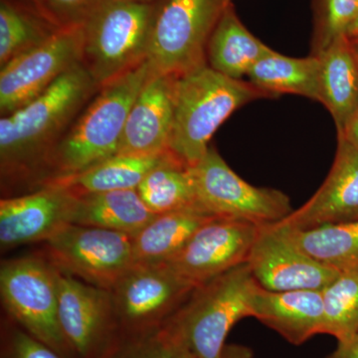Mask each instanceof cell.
Returning a JSON list of instances; mask_svg holds the SVG:
<instances>
[{
    "label": "cell",
    "instance_id": "obj_1",
    "mask_svg": "<svg viewBox=\"0 0 358 358\" xmlns=\"http://www.w3.org/2000/svg\"><path fill=\"white\" fill-rule=\"evenodd\" d=\"M99 90L88 71L79 64L31 102L1 117L2 192H31L46 185L54 150Z\"/></svg>",
    "mask_w": 358,
    "mask_h": 358
},
{
    "label": "cell",
    "instance_id": "obj_2",
    "mask_svg": "<svg viewBox=\"0 0 358 358\" xmlns=\"http://www.w3.org/2000/svg\"><path fill=\"white\" fill-rule=\"evenodd\" d=\"M272 98L245 80L202 66L176 78L169 152L186 166H196L209 141L233 113L260 99Z\"/></svg>",
    "mask_w": 358,
    "mask_h": 358
},
{
    "label": "cell",
    "instance_id": "obj_3",
    "mask_svg": "<svg viewBox=\"0 0 358 358\" xmlns=\"http://www.w3.org/2000/svg\"><path fill=\"white\" fill-rule=\"evenodd\" d=\"M148 75L145 61L99 90L54 150L45 186L117 155L129 110Z\"/></svg>",
    "mask_w": 358,
    "mask_h": 358
},
{
    "label": "cell",
    "instance_id": "obj_4",
    "mask_svg": "<svg viewBox=\"0 0 358 358\" xmlns=\"http://www.w3.org/2000/svg\"><path fill=\"white\" fill-rule=\"evenodd\" d=\"M255 284L245 263L195 287L160 327L162 334L174 350H188L195 358H220L231 329L250 317Z\"/></svg>",
    "mask_w": 358,
    "mask_h": 358
},
{
    "label": "cell",
    "instance_id": "obj_5",
    "mask_svg": "<svg viewBox=\"0 0 358 358\" xmlns=\"http://www.w3.org/2000/svg\"><path fill=\"white\" fill-rule=\"evenodd\" d=\"M155 2L103 0L82 24V62L100 89L148 59Z\"/></svg>",
    "mask_w": 358,
    "mask_h": 358
},
{
    "label": "cell",
    "instance_id": "obj_6",
    "mask_svg": "<svg viewBox=\"0 0 358 358\" xmlns=\"http://www.w3.org/2000/svg\"><path fill=\"white\" fill-rule=\"evenodd\" d=\"M228 0H155L150 73L179 77L207 65L206 50Z\"/></svg>",
    "mask_w": 358,
    "mask_h": 358
},
{
    "label": "cell",
    "instance_id": "obj_7",
    "mask_svg": "<svg viewBox=\"0 0 358 358\" xmlns=\"http://www.w3.org/2000/svg\"><path fill=\"white\" fill-rule=\"evenodd\" d=\"M59 270L43 255L2 261L0 296L9 319L65 358H72L59 324Z\"/></svg>",
    "mask_w": 358,
    "mask_h": 358
},
{
    "label": "cell",
    "instance_id": "obj_8",
    "mask_svg": "<svg viewBox=\"0 0 358 358\" xmlns=\"http://www.w3.org/2000/svg\"><path fill=\"white\" fill-rule=\"evenodd\" d=\"M192 173L200 210L214 217L262 226L280 222L294 210L288 195L247 182L212 145Z\"/></svg>",
    "mask_w": 358,
    "mask_h": 358
},
{
    "label": "cell",
    "instance_id": "obj_9",
    "mask_svg": "<svg viewBox=\"0 0 358 358\" xmlns=\"http://www.w3.org/2000/svg\"><path fill=\"white\" fill-rule=\"evenodd\" d=\"M44 243L61 273L108 291L134 265L131 237L115 231L69 224Z\"/></svg>",
    "mask_w": 358,
    "mask_h": 358
},
{
    "label": "cell",
    "instance_id": "obj_10",
    "mask_svg": "<svg viewBox=\"0 0 358 358\" xmlns=\"http://www.w3.org/2000/svg\"><path fill=\"white\" fill-rule=\"evenodd\" d=\"M194 288L166 264H134L110 289L122 334L159 329Z\"/></svg>",
    "mask_w": 358,
    "mask_h": 358
},
{
    "label": "cell",
    "instance_id": "obj_11",
    "mask_svg": "<svg viewBox=\"0 0 358 358\" xmlns=\"http://www.w3.org/2000/svg\"><path fill=\"white\" fill-rule=\"evenodd\" d=\"M58 284L59 324L72 358H105L122 336L112 293L61 272Z\"/></svg>",
    "mask_w": 358,
    "mask_h": 358
},
{
    "label": "cell",
    "instance_id": "obj_12",
    "mask_svg": "<svg viewBox=\"0 0 358 358\" xmlns=\"http://www.w3.org/2000/svg\"><path fill=\"white\" fill-rule=\"evenodd\" d=\"M82 25L61 28L44 43L9 61L0 70V114L6 117L44 93L81 64Z\"/></svg>",
    "mask_w": 358,
    "mask_h": 358
},
{
    "label": "cell",
    "instance_id": "obj_13",
    "mask_svg": "<svg viewBox=\"0 0 358 358\" xmlns=\"http://www.w3.org/2000/svg\"><path fill=\"white\" fill-rule=\"evenodd\" d=\"M258 230L246 221L211 219L164 264L193 287L199 286L246 263Z\"/></svg>",
    "mask_w": 358,
    "mask_h": 358
},
{
    "label": "cell",
    "instance_id": "obj_14",
    "mask_svg": "<svg viewBox=\"0 0 358 358\" xmlns=\"http://www.w3.org/2000/svg\"><path fill=\"white\" fill-rule=\"evenodd\" d=\"M246 263L255 281L273 292L322 291L338 275L301 251L278 223L259 226Z\"/></svg>",
    "mask_w": 358,
    "mask_h": 358
},
{
    "label": "cell",
    "instance_id": "obj_15",
    "mask_svg": "<svg viewBox=\"0 0 358 358\" xmlns=\"http://www.w3.org/2000/svg\"><path fill=\"white\" fill-rule=\"evenodd\" d=\"M78 195L62 185L0 200V248L46 242L72 224Z\"/></svg>",
    "mask_w": 358,
    "mask_h": 358
},
{
    "label": "cell",
    "instance_id": "obj_16",
    "mask_svg": "<svg viewBox=\"0 0 358 358\" xmlns=\"http://www.w3.org/2000/svg\"><path fill=\"white\" fill-rule=\"evenodd\" d=\"M358 220V148L338 138L333 166L315 194L278 222L306 230L324 224Z\"/></svg>",
    "mask_w": 358,
    "mask_h": 358
},
{
    "label": "cell",
    "instance_id": "obj_17",
    "mask_svg": "<svg viewBox=\"0 0 358 358\" xmlns=\"http://www.w3.org/2000/svg\"><path fill=\"white\" fill-rule=\"evenodd\" d=\"M176 78L150 73L129 110L117 155L169 152Z\"/></svg>",
    "mask_w": 358,
    "mask_h": 358
},
{
    "label": "cell",
    "instance_id": "obj_18",
    "mask_svg": "<svg viewBox=\"0 0 358 358\" xmlns=\"http://www.w3.org/2000/svg\"><path fill=\"white\" fill-rule=\"evenodd\" d=\"M250 317L274 329L293 345H300L324 334V306L320 289L273 292L258 282L250 294Z\"/></svg>",
    "mask_w": 358,
    "mask_h": 358
},
{
    "label": "cell",
    "instance_id": "obj_19",
    "mask_svg": "<svg viewBox=\"0 0 358 358\" xmlns=\"http://www.w3.org/2000/svg\"><path fill=\"white\" fill-rule=\"evenodd\" d=\"M272 51L249 31L238 16L234 4L230 2L209 38L206 62L224 76L244 80L251 68Z\"/></svg>",
    "mask_w": 358,
    "mask_h": 358
},
{
    "label": "cell",
    "instance_id": "obj_20",
    "mask_svg": "<svg viewBox=\"0 0 358 358\" xmlns=\"http://www.w3.org/2000/svg\"><path fill=\"white\" fill-rule=\"evenodd\" d=\"M320 102L341 133L358 107V60L348 37H341L320 53Z\"/></svg>",
    "mask_w": 358,
    "mask_h": 358
},
{
    "label": "cell",
    "instance_id": "obj_21",
    "mask_svg": "<svg viewBox=\"0 0 358 358\" xmlns=\"http://www.w3.org/2000/svg\"><path fill=\"white\" fill-rule=\"evenodd\" d=\"M213 218L216 217L195 208L155 214L131 237L134 264L169 262L203 224Z\"/></svg>",
    "mask_w": 358,
    "mask_h": 358
},
{
    "label": "cell",
    "instance_id": "obj_22",
    "mask_svg": "<svg viewBox=\"0 0 358 358\" xmlns=\"http://www.w3.org/2000/svg\"><path fill=\"white\" fill-rule=\"evenodd\" d=\"M155 215L138 189L114 190L78 196L72 224L103 228L133 237Z\"/></svg>",
    "mask_w": 358,
    "mask_h": 358
},
{
    "label": "cell",
    "instance_id": "obj_23",
    "mask_svg": "<svg viewBox=\"0 0 358 358\" xmlns=\"http://www.w3.org/2000/svg\"><path fill=\"white\" fill-rule=\"evenodd\" d=\"M320 70L317 56L294 58L273 50L251 68L247 78L272 98L291 94L320 103Z\"/></svg>",
    "mask_w": 358,
    "mask_h": 358
},
{
    "label": "cell",
    "instance_id": "obj_24",
    "mask_svg": "<svg viewBox=\"0 0 358 358\" xmlns=\"http://www.w3.org/2000/svg\"><path fill=\"white\" fill-rule=\"evenodd\" d=\"M167 155L169 152L157 155H115L82 173L58 179L49 185L64 186L78 196L90 193L138 189L145 176Z\"/></svg>",
    "mask_w": 358,
    "mask_h": 358
},
{
    "label": "cell",
    "instance_id": "obj_25",
    "mask_svg": "<svg viewBox=\"0 0 358 358\" xmlns=\"http://www.w3.org/2000/svg\"><path fill=\"white\" fill-rule=\"evenodd\" d=\"M279 225L301 251L322 265L338 273L358 268V220L324 224L306 230Z\"/></svg>",
    "mask_w": 358,
    "mask_h": 358
},
{
    "label": "cell",
    "instance_id": "obj_26",
    "mask_svg": "<svg viewBox=\"0 0 358 358\" xmlns=\"http://www.w3.org/2000/svg\"><path fill=\"white\" fill-rule=\"evenodd\" d=\"M138 192L148 209L155 214L199 209L192 167L169 152L166 159L145 176Z\"/></svg>",
    "mask_w": 358,
    "mask_h": 358
},
{
    "label": "cell",
    "instance_id": "obj_27",
    "mask_svg": "<svg viewBox=\"0 0 358 358\" xmlns=\"http://www.w3.org/2000/svg\"><path fill=\"white\" fill-rule=\"evenodd\" d=\"M59 29L23 0H0V67L44 43Z\"/></svg>",
    "mask_w": 358,
    "mask_h": 358
},
{
    "label": "cell",
    "instance_id": "obj_28",
    "mask_svg": "<svg viewBox=\"0 0 358 358\" xmlns=\"http://www.w3.org/2000/svg\"><path fill=\"white\" fill-rule=\"evenodd\" d=\"M324 306V334L345 345L358 336V268L338 273L322 289Z\"/></svg>",
    "mask_w": 358,
    "mask_h": 358
},
{
    "label": "cell",
    "instance_id": "obj_29",
    "mask_svg": "<svg viewBox=\"0 0 358 358\" xmlns=\"http://www.w3.org/2000/svg\"><path fill=\"white\" fill-rule=\"evenodd\" d=\"M358 8V0H313L310 55L319 56L346 36Z\"/></svg>",
    "mask_w": 358,
    "mask_h": 358
},
{
    "label": "cell",
    "instance_id": "obj_30",
    "mask_svg": "<svg viewBox=\"0 0 358 358\" xmlns=\"http://www.w3.org/2000/svg\"><path fill=\"white\" fill-rule=\"evenodd\" d=\"M173 350L162 329L148 333L122 334L105 358H174Z\"/></svg>",
    "mask_w": 358,
    "mask_h": 358
},
{
    "label": "cell",
    "instance_id": "obj_31",
    "mask_svg": "<svg viewBox=\"0 0 358 358\" xmlns=\"http://www.w3.org/2000/svg\"><path fill=\"white\" fill-rule=\"evenodd\" d=\"M0 346V358H65L10 319L2 322Z\"/></svg>",
    "mask_w": 358,
    "mask_h": 358
},
{
    "label": "cell",
    "instance_id": "obj_32",
    "mask_svg": "<svg viewBox=\"0 0 358 358\" xmlns=\"http://www.w3.org/2000/svg\"><path fill=\"white\" fill-rule=\"evenodd\" d=\"M103 0H46L47 15L59 28L83 24Z\"/></svg>",
    "mask_w": 358,
    "mask_h": 358
},
{
    "label": "cell",
    "instance_id": "obj_33",
    "mask_svg": "<svg viewBox=\"0 0 358 358\" xmlns=\"http://www.w3.org/2000/svg\"><path fill=\"white\" fill-rule=\"evenodd\" d=\"M338 138L348 141L350 145L358 148V107L348 120L343 131L338 134Z\"/></svg>",
    "mask_w": 358,
    "mask_h": 358
},
{
    "label": "cell",
    "instance_id": "obj_34",
    "mask_svg": "<svg viewBox=\"0 0 358 358\" xmlns=\"http://www.w3.org/2000/svg\"><path fill=\"white\" fill-rule=\"evenodd\" d=\"M329 358H358V336L345 345H338Z\"/></svg>",
    "mask_w": 358,
    "mask_h": 358
},
{
    "label": "cell",
    "instance_id": "obj_35",
    "mask_svg": "<svg viewBox=\"0 0 358 358\" xmlns=\"http://www.w3.org/2000/svg\"><path fill=\"white\" fill-rule=\"evenodd\" d=\"M220 358H254V355L245 346L231 345L224 346Z\"/></svg>",
    "mask_w": 358,
    "mask_h": 358
},
{
    "label": "cell",
    "instance_id": "obj_36",
    "mask_svg": "<svg viewBox=\"0 0 358 358\" xmlns=\"http://www.w3.org/2000/svg\"><path fill=\"white\" fill-rule=\"evenodd\" d=\"M23 1L26 2L27 4H29V6H32L33 8L36 9V10L41 13L42 15L45 16L47 20H50L48 18V15H47L46 0H23Z\"/></svg>",
    "mask_w": 358,
    "mask_h": 358
},
{
    "label": "cell",
    "instance_id": "obj_37",
    "mask_svg": "<svg viewBox=\"0 0 358 358\" xmlns=\"http://www.w3.org/2000/svg\"><path fill=\"white\" fill-rule=\"evenodd\" d=\"M346 37L350 40V41H357L358 40V8L357 15H355V20H353L352 26L348 29Z\"/></svg>",
    "mask_w": 358,
    "mask_h": 358
},
{
    "label": "cell",
    "instance_id": "obj_38",
    "mask_svg": "<svg viewBox=\"0 0 358 358\" xmlns=\"http://www.w3.org/2000/svg\"><path fill=\"white\" fill-rule=\"evenodd\" d=\"M174 358H195V357L192 352H188V350H176Z\"/></svg>",
    "mask_w": 358,
    "mask_h": 358
},
{
    "label": "cell",
    "instance_id": "obj_39",
    "mask_svg": "<svg viewBox=\"0 0 358 358\" xmlns=\"http://www.w3.org/2000/svg\"><path fill=\"white\" fill-rule=\"evenodd\" d=\"M350 42H352L353 50H355V55H357V58L358 60V40H357V41Z\"/></svg>",
    "mask_w": 358,
    "mask_h": 358
},
{
    "label": "cell",
    "instance_id": "obj_40",
    "mask_svg": "<svg viewBox=\"0 0 358 358\" xmlns=\"http://www.w3.org/2000/svg\"><path fill=\"white\" fill-rule=\"evenodd\" d=\"M128 1H134V2H155V0H128Z\"/></svg>",
    "mask_w": 358,
    "mask_h": 358
},
{
    "label": "cell",
    "instance_id": "obj_41",
    "mask_svg": "<svg viewBox=\"0 0 358 358\" xmlns=\"http://www.w3.org/2000/svg\"><path fill=\"white\" fill-rule=\"evenodd\" d=\"M228 1H229V2H232V0H228Z\"/></svg>",
    "mask_w": 358,
    "mask_h": 358
}]
</instances>
